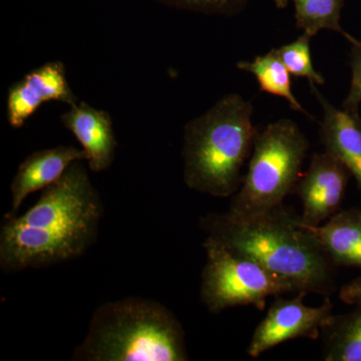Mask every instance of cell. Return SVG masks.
I'll return each mask as SVG.
<instances>
[{
	"mask_svg": "<svg viewBox=\"0 0 361 361\" xmlns=\"http://www.w3.org/2000/svg\"><path fill=\"white\" fill-rule=\"evenodd\" d=\"M348 169L325 152L314 154L310 168L299 178L295 189L303 212L304 224L322 225L341 208L348 183Z\"/></svg>",
	"mask_w": 361,
	"mask_h": 361,
	"instance_id": "cell-8",
	"label": "cell"
},
{
	"mask_svg": "<svg viewBox=\"0 0 361 361\" xmlns=\"http://www.w3.org/2000/svg\"><path fill=\"white\" fill-rule=\"evenodd\" d=\"M61 121L82 145L92 172H104L111 167L116 140L110 114L78 102L61 116Z\"/></svg>",
	"mask_w": 361,
	"mask_h": 361,
	"instance_id": "cell-10",
	"label": "cell"
},
{
	"mask_svg": "<svg viewBox=\"0 0 361 361\" xmlns=\"http://www.w3.org/2000/svg\"><path fill=\"white\" fill-rule=\"evenodd\" d=\"M302 225L334 265L361 269V209L338 211L324 225Z\"/></svg>",
	"mask_w": 361,
	"mask_h": 361,
	"instance_id": "cell-13",
	"label": "cell"
},
{
	"mask_svg": "<svg viewBox=\"0 0 361 361\" xmlns=\"http://www.w3.org/2000/svg\"><path fill=\"white\" fill-rule=\"evenodd\" d=\"M166 6L211 16H236L245 9L249 0H156Z\"/></svg>",
	"mask_w": 361,
	"mask_h": 361,
	"instance_id": "cell-18",
	"label": "cell"
},
{
	"mask_svg": "<svg viewBox=\"0 0 361 361\" xmlns=\"http://www.w3.org/2000/svg\"><path fill=\"white\" fill-rule=\"evenodd\" d=\"M202 223L208 238L286 278L297 291L329 295L334 290L336 265L301 218L283 205L248 216L214 214Z\"/></svg>",
	"mask_w": 361,
	"mask_h": 361,
	"instance_id": "cell-2",
	"label": "cell"
},
{
	"mask_svg": "<svg viewBox=\"0 0 361 361\" xmlns=\"http://www.w3.org/2000/svg\"><path fill=\"white\" fill-rule=\"evenodd\" d=\"M350 44V68L353 77L350 89L342 108L353 113H358L361 104V42L355 39Z\"/></svg>",
	"mask_w": 361,
	"mask_h": 361,
	"instance_id": "cell-19",
	"label": "cell"
},
{
	"mask_svg": "<svg viewBox=\"0 0 361 361\" xmlns=\"http://www.w3.org/2000/svg\"><path fill=\"white\" fill-rule=\"evenodd\" d=\"M310 35L303 32L301 37L274 49L282 63L286 66L291 75L297 78H306L310 84L316 85L324 84V78L313 66L310 51Z\"/></svg>",
	"mask_w": 361,
	"mask_h": 361,
	"instance_id": "cell-17",
	"label": "cell"
},
{
	"mask_svg": "<svg viewBox=\"0 0 361 361\" xmlns=\"http://www.w3.org/2000/svg\"><path fill=\"white\" fill-rule=\"evenodd\" d=\"M253 106L238 94L221 97L184 130V180L190 189L218 198L238 191L241 171L258 132Z\"/></svg>",
	"mask_w": 361,
	"mask_h": 361,
	"instance_id": "cell-3",
	"label": "cell"
},
{
	"mask_svg": "<svg viewBox=\"0 0 361 361\" xmlns=\"http://www.w3.org/2000/svg\"><path fill=\"white\" fill-rule=\"evenodd\" d=\"M295 6L296 25L306 35L314 37L320 30H334L348 42L355 37L344 32L341 25L344 0H292Z\"/></svg>",
	"mask_w": 361,
	"mask_h": 361,
	"instance_id": "cell-16",
	"label": "cell"
},
{
	"mask_svg": "<svg viewBox=\"0 0 361 361\" xmlns=\"http://www.w3.org/2000/svg\"><path fill=\"white\" fill-rule=\"evenodd\" d=\"M77 361H186L185 332L177 317L156 301L128 297L99 306Z\"/></svg>",
	"mask_w": 361,
	"mask_h": 361,
	"instance_id": "cell-4",
	"label": "cell"
},
{
	"mask_svg": "<svg viewBox=\"0 0 361 361\" xmlns=\"http://www.w3.org/2000/svg\"><path fill=\"white\" fill-rule=\"evenodd\" d=\"M310 87L323 109L320 125L322 144L327 153L348 169L361 189V116L332 106L318 92L316 85L310 84Z\"/></svg>",
	"mask_w": 361,
	"mask_h": 361,
	"instance_id": "cell-12",
	"label": "cell"
},
{
	"mask_svg": "<svg viewBox=\"0 0 361 361\" xmlns=\"http://www.w3.org/2000/svg\"><path fill=\"white\" fill-rule=\"evenodd\" d=\"M52 101L70 106L78 103L68 84L66 66L59 61L35 68L11 85L7 94V121L20 129L42 104Z\"/></svg>",
	"mask_w": 361,
	"mask_h": 361,
	"instance_id": "cell-9",
	"label": "cell"
},
{
	"mask_svg": "<svg viewBox=\"0 0 361 361\" xmlns=\"http://www.w3.org/2000/svg\"><path fill=\"white\" fill-rule=\"evenodd\" d=\"M237 68L255 75L261 90L283 97L294 111H300L310 116L292 92L291 73L287 70L274 49H271L264 56H256L254 61H241L237 65Z\"/></svg>",
	"mask_w": 361,
	"mask_h": 361,
	"instance_id": "cell-15",
	"label": "cell"
},
{
	"mask_svg": "<svg viewBox=\"0 0 361 361\" xmlns=\"http://www.w3.org/2000/svg\"><path fill=\"white\" fill-rule=\"evenodd\" d=\"M324 360L361 361V306L334 316L322 330Z\"/></svg>",
	"mask_w": 361,
	"mask_h": 361,
	"instance_id": "cell-14",
	"label": "cell"
},
{
	"mask_svg": "<svg viewBox=\"0 0 361 361\" xmlns=\"http://www.w3.org/2000/svg\"><path fill=\"white\" fill-rule=\"evenodd\" d=\"M274 1L278 8L284 9L288 6V4L290 0H274Z\"/></svg>",
	"mask_w": 361,
	"mask_h": 361,
	"instance_id": "cell-21",
	"label": "cell"
},
{
	"mask_svg": "<svg viewBox=\"0 0 361 361\" xmlns=\"http://www.w3.org/2000/svg\"><path fill=\"white\" fill-rule=\"evenodd\" d=\"M305 292L291 299L279 298L272 304L264 319L253 332L247 353L256 358L285 341L295 338L317 339L329 324L332 314L329 297L320 306L310 307L303 303Z\"/></svg>",
	"mask_w": 361,
	"mask_h": 361,
	"instance_id": "cell-7",
	"label": "cell"
},
{
	"mask_svg": "<svg viewBox=\"0 0 361 361\" xmlns=\"http://www.w3.org/2000/svg\"><path fill=\"white\" fill-rule=\"evenodd\" d=\"M206 264L202 273L201 298L212 313L237 306L264 310L268 297L298 293L286 278L251 259L228 250L215 240L204 242Z\"/></svg>",
	"mask_w": 361,
	"mask_h": 361,
	"instance_id": "cell-6",
	"label": "cell"
},
{
	"mask_svg": "<svg viewBox=\"0 0 361 361\" xmlns=\"http://www.w3.org/2000/svg\"><path fill=\"white\" fill-rule=\"evenodd\" d=\"M84 160L85 154L82 149L73 146L42 149L28 156L20 164L11 182V210L6 217L16 216L30 194L51 186L65 174L71 164Z\"/></svg>",
	"mask_w": 361,
	"mask_h": 361,
	"instance_id": "cell-11",
	"label": "cell"
},
{
	"mask_svg": "<svg viewBox=\"0 0 361 361\" xmlns=\"http://www.w3.org/2000/svg\"><path fill=\"white\" fill-rule=\"evenodd\" d=\"M82 161L71 164L20 217L6 216L0 231L2 270L59 264L82 255L94 244L103 206Z\"/></svg>",
	"mask_w": 361,
	"mask_h": 361,
	"instance_id": "cell-1",
	"label": "cell"
},
{
	"mask_svg": "<svg viewBox=\"0 0 361 361\" xmlns=\"http://www.w3.org/2000/svg\"><path fill=\"white\" fill-rule=\"evenodd\" d=\"M339 298L348 305L361 306V277L342 287Z\"/></svg>",
	"mask_w": 361,
	"mask_h": 361,
	"instance_id": "cell-20",
	"label": "cell"
},
{
	"mask_svg": "<svg viewBox=\"0 0 361 361\" xmlns=\"http://www.w3.org/2000/svg\"><path fill=\"white\" fill-rule=\"evenodd\" d=\"M308 148L305 135L288 118L269 123L258 132L248 171L233 195L228 212L254 215L283 205L298 183Z\"/></svg>",
	"mask_w": 361,
	"mask_h": 361,
	"instance_id": "cell-5",
	"label": "cell"
}]
</instances>
